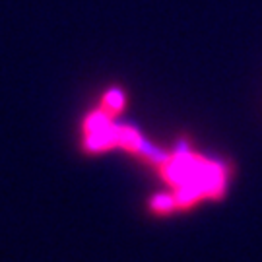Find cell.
Here are the masks:
<instances>
[{
	"label": "cell",
	"mask_w": 262,
	"mask_h": 262,
	"mask_svg": "<svg viewBox=\"0 0 262 262\" xmlns=\"http://www.w3.org/2000/svg\"><path fill=\"white\" fill-rule=\"evenodd\" d=\"M150 208L156 214H169V212L177 210V202H175L173 194H158V196L151 198Z\"/></svg>",
	"instance_id": "obj_2"
},
{
	"label": "cell",
	"mask_w": 262,
	"mask_h": 262,
	"mask_svg": "<svg viewBox=\"0 0 262 262\" xmlns=\"http://www.w3.org/2000/svg\"><path fill=\"white\" fill-rule=\"evenodd\" d=\"M122 107H124V94H122L121 90H109L107 94L103 95V101H101V111H105L107 115H119L122 111Z\"/></svg>",
	"instance_id": "obj_1"
}]
</instances>
